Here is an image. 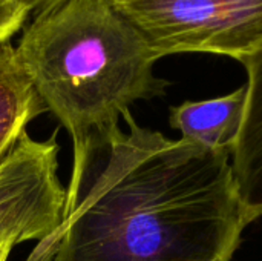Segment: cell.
Instances as JSON below:
<instances>
[{
    "instance_id": "cell-5",
    "label": "cell",
    "mask_w": 262,
    "mask_h": 261,
    "mask_svg": "<svg viewBox=\"0 0 262 261\" xmlns=\"http://www.w3.org/2000/svg\"><path fill=\"white\" fill-rule=\"evenodd\" d=\"M247 71V105L232 166L247 215L262 217V43L243 63Z\"/></svg>"
},
{
    "instance_id": "cell-1",
    "label": "cell",
    "mask_w": 262,
    "mask_h": 261,
    "mask_svg": "<svg viewBox=\"0 0 262 261\" xmlns=\"http://www.w3.org/2000/svg\"><path fill=\"white\" fill-rule=\"evenodd\" d=\"M74 211L26 261H230L252 223L232 154L123 115Z\"/></svg>"
},
{
    "instance_id": "cell-8",
    "label": "cell",
    "mask_w": 262,
    "mask_h": 261,
    "mask_svg": "<svg viewBox=\"0 0 262 261\" xmlns=\"http://www.w3.org/2000/svg\"><path fill=\"white\" fill-rule=\"evenodd\" d=\"M29 12L9 0H0V43L9 42L15 32H18Z\"/></svg>"
},
{
    "instance_id": "cell-10",
    "label": "cell",
    "mask_w": 262,
    "mask_h": 261,
    "mask_svg": "<svg viewBox=\"0 0 262 261\" xmlns=\"http://www.w3.org/2000/svg\"><path fill=\"white\" fill-rule=\"evenodd\" d=\"M14 249V246L12 245H9V243H3V245H0V261H8L9 258V254H11V251Z\"/></svg>"
},
{
    "instance_id": "cell-7",
    "label": "cell",
    "mask_w": 262,
    "mask_h": 261,
    "mask_svg": "<svg viewBox=\"0 0 262 261\" xmlns=\"http://www.w3.org/2000/svg\"><path fill=\"white\" fill-rule=\"evenodd\" d=\"M46 106L25 72L15 48L0 43V162L28 134V125Z\"/></svg>"
},
{
    "instance_id": "cell-4",
    "label": "cell",
    "mask_w": 262,
    "mask_h": 261,
    "mask_svg": "<svg viewBox=\"0 0 262 261\" xmlns=\"http://www.w3.org/2000/svg\"><path fill=\"white\" fill-rule=\"evenodd\" d=\"M58 129L46 140L25 134L0 162V245L43 242L66 218L58 178Z\"/></svg>"
},
{
    "instance_id": "cell-9",
    "label": "cell",
    "mask_w": 262,
    "mask_h": 261,
    "mask_svg": "<svg viewBox=\"0 0 262 261\" xmlns=\"http://www.w3.org/2000/svg\"><path fill=\"white\" fill-rule=\"evenodd\" d=\"M15 5H18L20 8H23L25 11H28L29 14L34 12L35 15L54 8L55 5H58L63 0H9Z\"/></svg>"
},
{
    "instance_id": "cell-2",
    "label": "cell",
    "mask_w": 262,
    "mask_h": 261,
    "mask_svg": "<svg viewBox=\"0 0 262 261\" xmlns=\"http://www.w3.org/2000/svg\"><path fill=\"white\" fill-rule=\"evenodd\" d=\"M17 57L46 109L72 142L66 217L120 118L138 100L166 94L160 60L114 0H63L25 28Z\"/></svg>"
},
{
    "instance_id": "cell-6",
    "label": "cell",
    "mask_w": 262,
    "mask_h": 261,
    "mask_svg": "<svg viewBox=\"0 0 262 261\" xmlns=\"http://www.w3.org/2000/svg\"><path fill=\"white\" fill-rule=\"evenodd\" d=\"M246 105L247 86L244 85L223 97L172 106L169 122L181 132V138L233 154L244 123Z\"/></svg>"
},
{
    "instance_id": "cell-3",
    "label": "cell",
    "mask_w": 262,
    "mask_h": 261,
    "mask_svg": "<svg viewBox=\"0 0 262 261\" xmlns=\"http://www.w3.org/2000/svg\"><path fill=\"white\" fill-rule=\"evenodd\" d=\"M158 58L206 52L244 63L262 43V0H114Z\"/></svg>"
}]
</instances>
